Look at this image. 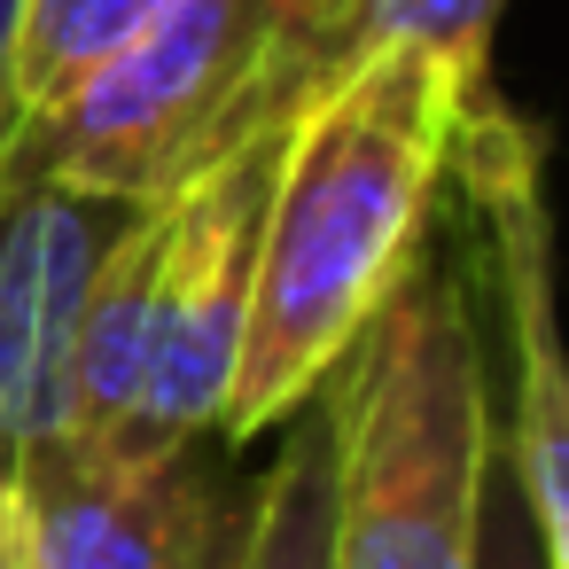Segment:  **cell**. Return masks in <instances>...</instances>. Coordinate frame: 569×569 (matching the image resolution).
Instances as JSON below:
<instances>
[{"label": "cell", "mask_w": 569, "mask_h": 569, "mask_svg": "<svg viewBox=\"0 0 569 569\" xmlns=\"http://www.w3.org/2000/svg\"><path fill=\"white\" fill-rule=\"evenodd\" d=\"M17 48H24V0H0V164L17 149Z\"/></svg>", "instance_id": "12"}, {"label": "cell", "mask_w": 569, "mask_h": 569, "mask_svg": "<svg viewBox=\"0 0 569 569\" xmlns=\"http://www.w3.org/2000/svg\"><path fill=\"white\" fill-rule=\"evenodd\" d=\"M157 9L172 0H24V48H17V118L32 126L56 110L102 56H118ZM17 126V133H24Z\"/></svg>", "instance_id": "9"}, {"label": "cell", "mask_w": 569, "mask_h": 569, "mask_svg": "<svg viewBox=\"0 0 569 569\" xmlns=\"http://www.w3.org/2000/svg\"><path fill=\"white\" fill-rule=\"evenodd\" d=\"M0 569H40V553H32V507L9 483V468H0Z\"/></svg>", "instance_id": "13"}, {"label": "cell", "mask_w": 569, "mask_h": 569, "mask_svg": "<svg viewBox=\"0 0 569 569\" xmlns=\"http://www.w3.org/2000/svg\"><path fill=\"white\" fill-rule=\"evenodd\" d=\"M9 483L32 507L40 569H234L250 538V476L227 437L149 452H40Z\"/></svg>", "instance_id": "6"}, {"label": "cell", "mask_w": 569, "mask_h": 569, "mask_svg": "<svg viewBox=\"0 0 569 569\" xmlns=\"http://www.w3.org/2000/svg\"><path fill=\"white\" fill-rule=\"evenodd\" d=\"M343 63V0H172L17 133L0 180L157 203L250 126L297 118Z\"/></svg>", "instance_id": "4"}, {"label": "cell", "mask_w": 569, "mask_h": 569, "mask_svg": "<svg viewBox=\"0 0 569 569\" xmlns=\"http://www.w3.org/2000/svg\"><path fill=\"white\" fill-rule=\"evenodd\" d=\"M507 0H343V40L351 56L382 48V40H406V48H429L460 87H491V24H499Z\"/></svg>", "instance_id": "10"}, {"label": "cell", "mask_w": 569, "mask_h": 569, "mask_svg": "<svg viewBox=\"0 0 569 569\" xmlns=\"http://www.w3.org/2000/svg\"><path fill=\"white\" fill-rule=\"evenodd\" d=\"M133 211L71 180H0V468L63 445L87 305Z\"/></svg>", "instance_id": "7"}, {"label": "cell", "mask_w": 569, "mask_h": 569, "mask_svg": "<svg viewBox=\"0 0 569 569\" xmlns=\"http://www.w3.org/2000/svg\"><path fill=\"white\" fill-rule=\"evenodd\" d=\"M476 569H546L538 530H530V507H522V483H515V460H507V445H499V437H491V468H483Z\"/></svg>", "instance_id": "11"}, {"label": "cell", "mask_w": 569, "mask_h": 569, "mask_svg": "<svg viewBox=\"0 0 569 569\" xmlns=\"http://www.w3.org/2000/svg\"><path fill=\"white\" fill-rule=\"evenodd\" d=\"M289 126L297 118L250 126L203 172L133 211L87 305L71 429L56 452H149L219 437Z\"/></svg>", "instance_id": "2"}, {"label": "cell", "mask_w": 569, "mask_h": 569, "mask_svg": "<svg viewBox=\"0 0 569 569\" xmlns=\"http://www.w3.org/2000/svg\"><path fill=\"white\" fill-rule=\"evenodd\" d=\"M483 94L460 87L429 48L382 40L297 110L258 227L234 390L219 413L234 452L281 429L336 375L390 281L413 266L452 180L460 118Z\"/></svg>", "instance_id": "1"}, {"label": "cell", "mask_w": 569, "mask_h": 569, "mask_svg": "<svg viewBox=\"0 0 569 569\" xmlns=\"http://www.w3.org/2000/svg\"><path fill=\"white\" fill-rule=\"evenodd\" d=\"M273 452L250 476V538L234 569H336V406L328 382L266 429Z\"/></svg>", "instance_id": "8"}, {"label": "cell", "mask_w": 569, "mask_h": 569, "mask_svg": "<svg viewBox=\"0 0 569 569\" xmlns=\"http://www.w3.org/2000/svg\"><path fill=\"white\" fill-rule=\"evenodd\" d=\"M452 180L476 211V258L491 266V312L507 343V421L499 445L515 460L530 530L546 569H569V336L553 281V211H546V141L499 94L460 118Z\"/></svg>", "instance_id": "5"}, {"label": "cell", "mask_w": 569, "mask_h": 569, "mask_svg": "<svg viewBox=\"0 0 569 569\" xmlns=\"http://www.w3.org/2000/svg\"><path fill=\"white\" fill-rule=\"evenodd\" d=\"M336 569H476L499 437L483 312L445 242H421L328 375Z\"/></svg>", "instance_id": "3"}]
</instances>
